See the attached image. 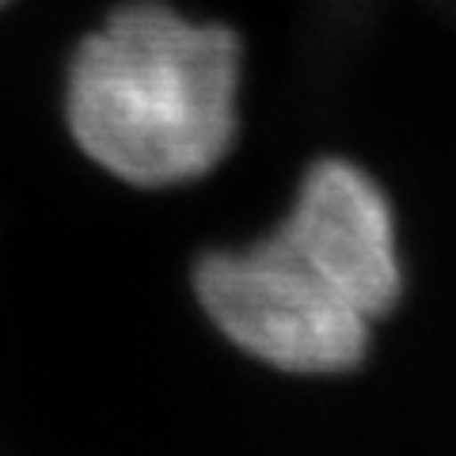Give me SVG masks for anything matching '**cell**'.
I'll use <instances>...</instances> for the list:
<instances>
[{
	"label": "cell",
	"mask_w": 456,
	"mask_h": 456,
	"mask_svg": "<svg viewBox=\"0 0 456 456\" xmlns=\"http://www.w3.org/2000/svg\"><path fill=\"white\" fill-rule=\"evenodd\" d=\"M65 130L103 175L175 191L213 175L244 114V46L171 0H122L65 65Z\"/></svg>",
	"instance_id": "obj_1"
},
{
	"label": "cell",
	"mask_w": 456,
	"mask_h": 456,
	"mask_svg": "<svg viewBox=\"0 0 456 456\" xmlns=\"http://www.w3.org/2000/svg\"><path fill=\"white\" fill-rule=\"evenodd\" d=\"M4 4H8V0H0V8H4Z\"/></svg>",
	"instance_id": "obj_3"
},
{
	"label": "cell",
	"mask_w": 456,
	"mask_h": 456,
	"mask_svg": "<svg viewBox=\"0 0 456 456\" xmlns=\"http://www.w3.org/2000/svg\"><path fill=\"white\" fill-rule=\"evenodd\" d=\"M191 293L202 320L228 346L281 373H346L373 346L377 320H369L278 224L198 251Z\"/></svg>",
	"instance_id": "obj_2"
}]
</instances>
